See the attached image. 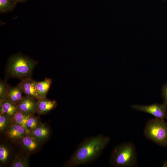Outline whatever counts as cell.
Instances as JSON below:
<instances>
[{
	"label": "cell",
	"mask_w": 167,
	"mask_h": 167,
	"mask_svg": "<svg viewBox=\"0 0 167 167\" xmlns=\"http://www.w3.org/2000/svg\"><path fill=\"white\" fill-rule=\"evenodd\" d=\"M110 140L109 137L102 135L85 139L79 145L66 166H76L94 160L100 156Z\"/></svg>",
	"instance_id": "1"
},
{
	"label": "cell",
	"mask_w": 167,
	"mask_h": 167,
	"mask_svg": "<svg viewBox=\"0 0 167 167\" xmlns=\"http://www.w3.org/2000/svg\"><path fill=\"white\" fill-rule=\"evenodd\" d=\"M35 99L26 95L23 96L17 104L18 110L25 114L33 115L36 112V101Z\"/></svg>",
	"instance_id": "6"
},
{
	"label": "cell",
	"mask_w": 167,
	"mask_h": 167,
	"mask_svg": "<svg viewBox=\"0 0 167 167\" xmlns=\"http://www.w3.org/2000/svg\"><path fill=\"white\" fill-rule=\"evenodd\" d=\"M9 155V151L7 148L4 145L0 146V161L4 163L7 160Z\"/></svg>",
	"instance_id": "20"
},
{
	"label": "cell",
	"mask_w": 167,
	"mask_h": 167,
	"mask_svg": "<svg viewBox=\"0 0 167 167\" xmlns=\"http://www.w3.org/2000/svg\"><path fill=\"white\" fill-rule=\"evenodd\" d=\"M0 114L10 118L19 110L17 104L5 98L0 99Z\"/></svg>",
	"instance_id": "9"
},
{
	"label": "cell",
	"mask_w": 167,
	"mask_h": 167,
	"mask_svg": "<svg viewBox=\"0 0 167 167\" xmlns=\"http://www.w3.org/2000/svg\"><path fill=\"white\" fill-rule=\"evenodd\" d=\"M36 82L31 77L27 78L21 79L18 84L23 93L26 96L38 99L39 98L36 90Z\"/></svg>",
	"instance_id": "7"
},
{
	"label": "cell",
	"mask_w": 167,
	"mask_h": 167,
	"mask_svg": "<svg viewBox=\"0 0 167 167\" xmlns=\"http://www.w3.org/2000/svg\"><path fill=\"white\" fill-rule=\"evenodd\" d=\"M38 120L36 118L32 115L28 119L26 123L27 128L30 132L38 126Z\"/></svg>",
	"instance_id": "19"
},
{
	"label": "cell",
	"mask_w": 167,
	"mask_h": 167,
	"mask_svg": "<svg viewBox=\"0 0 167 167\" xmlns=\"http://www.w3.org/2000/svg\"><path fill=\"white\" fill-rule=\"evenodd\" d=\"M137 154L134 144L131 142H124L115 147L109 158L112 166L133 167L137 166Z\"/></svg>",
	"instance_id": "3"
},
{
	"label": "cell",
	"mask_w": 167,
	"mask_h": 167,
	"mask_svg": "<svg viewBox=\"0 0 167 167\" xmlns=\"http://www.w3.org/2000/svg\"><path fill=\"white\" fill-rule=\"evenodd\" d=\"M9 117L4 115L0 114V130L1 131L4 130L9 123Z\"/></svg>",
	"instance_id": "21"
},
{
	"label": "cell",
	"mask_w": 167,
	"mask_h": 167,
	"mask_svg": "<svg viewBox=\"0 0 167 167\" xmlns=\"http://www.w3.org/2000/svg\"><path fill=\"white\" fill-rule=\"evenodd\" d=\"M163 0L165 1V0Z\"/></svg>",
	"instance_id": "25"
},
{
	"label": "cell",
	"mask_w": 167,
	"mask_h": 167,
	"mask_svg": "<svg viewBox=\"0 0 167 167\" xmlns=\"http://www.w3.org/2000/svg\"><path fill=\"white\" fill-rule=\"evenodd\" d=\"M37 100L36 112L40 114L47 113L54 109L57 105L56 101L48 99L46 97L39 98Z\"/></svg>",
	"instance_id": "8"
},
{
	"label": "cell",
	"mask_w": 167,
	"mask_h": 167,
	"mask_svg": "<svg viewBox=\"0 0 167 167\" xmlns=\"http://www.w3.org/2000/svg\"><path fill=\"white\" fill-rule=\"evenodd\" d=\"M49 130L45 124L37 126L32 131L30 135L38 141H41L46 139L49 134Z\"/></svg>",
	"instance_id": "14"
},
{
	"label": "cell",
	"mask_w": 167,
	"mask_h": 167,
	"mask_svg": "<svg viewBox=\"0 0 167 167\" xmlns=\"http://www.w3.org/2000/svg\"><path fill=\"white\" fill-rule=\"evenodd\" d=\"M15 3L17 4L19 2H24L29 0H12Z\"/></svg>",
	"instance_id": "23"
},
{
	"label": "cell",
	"mask_w": 167,
	"mask_h": 167,
	"mask_svg": "<svg viewBox=\"0 0 167 167\" xmlns=\"http://www.w3.org/2000/svg\"><path fill=\"white\" fill-rule=\"evenodd\" d=\"M162 167H167V161H165Z\"/></svg>",
	"instance_id": "24"
},
{
	"label": "cell",
	"mask_w": 167,
	"mask_h": 167,
	"mask_svg": "<svg viewBox=\"0 0 167 167\" xmlns=\"http://www.w3.org/2000/svg\"><path fill=\"white\" fill-rule=\"evenodd\" d=\"M23 92L18 84L14 87H10L6 98L17 104L23 97Z\"/></svg>",
	"instance_id": "13"
},
{
	"label": "cell",
	"mask_w": 167,
	"mask_h": 167,
	"mask_svg": "<svg viewBox=\"0 0 167 167\" xmlns=\"http://www.w3.org/2000/svg\"><path fill=\"white\" fill-rule=\"evenodd\" d=\"M11 86L6 81L0 80V99L5 98Z\"/></svg>",
	"instance_id": "18"
},
{
	"label": "cell",
	"mask_w": 167,
	"mask_h": 167,
	"mask_svg": "<svg viewBox=\"0 0 167 167\" xmlns=\"http://www.w3.org/2000/svg\"><path fill=\"white\" fill-rule=\"evenodd\" d=\"M161 94L164 103L167 107V83L163 85L161 90Z\"/></svg>",
	"instance_id": "22"
},
{
	"label": "cell",
	"mask_w": 167,
	"mask_h": 167,
	"mask_svg": "<svg viewBox=\"0 0 167 167\" xmlns=\"http://www.w3.org/2000/svg\"><path fill=\"white\" fill-rule=\"evenodd\" d=\"M52 83V79L48 78H45L42 81L36 82V90L39 98L46 97Z\"/></svg>",
	"instance_id": "11"
},
{
	"label": "cell",
	"mask_w": 167,
	"mask_h": 167,
	"mask_svg": "<svg viewBox=\"0 0 167 167\" xmlns=\"http://www.w3.org/2000/svg\"><path fill=\"white\" fill-rule=\"evenodd\" d=\"M32 115L25 114L18 110L10 118L12 122L23 127L26 131L27 135H30V132L27 128L26 123L28 119Z\"/></svg>",
	"instance_id": "12"
},
{
	"label": "cell",
	"mask_w": 167,
	"mask_h": 167,
	"mask_svg": "<svg viewBox=\"0 0 167 167\" xmlns=\"http://www.w3.org/2000/svg\"><path fill=\"white\" fill-rule=\"evenodd\" d=\"M21 139L23 146L29 151H33L38 146V141L30 135H26Z\"/></svg>",
	"instance_id": "15"
},
{
	"label": "cell",
	"mask_w": 167,
	"mask_h": 167,
	"mask_svg": "<svg viewBox=\"0 0 167 167\" xmlns=\"http://www.w3.org/2000/svg\"><path fill=\"white\" fill-rule=\"evenodd\" d=\"M26 135V131L23 127L13 122L6 132L7 136L12 139H21Z\"/></svg>",
	"instance_id": "10"
},
{
	"label": "cell",
	"mask_w": 167,
	"mask_h": 167,
	"mask_svg": "<svg viewBox=\"0 0 167 167\" xmlns=\"http://www.w3.org/2000/svg\"><path fill=\"white\" fill-rule=\"evenodd\" d=\"M143 134L146 138L157 145L167 147V123L163 119L149 120L144 127Z\"/></svg>",
	"instance_id": "4"
},
{
	"label": "cell",
	"mask_w": 167,
	"mask_h": 167,
	"mask_svg": "<svg viewBox=\"0 0 167 167\" xmlns=\"http://www.w3.org/2000/svg\"><path fill=\"white\" fill-rule=\"evenodd\" d=\"M11 167H27L29 166L28 162L26 157L17 156L12 162Z\"/></svg>",
	"instance_id": "17"
},
{
	"label": "cell",
	"mask_w": 167,
	"mask_h": 167,
	"mask_svg": "<svg viewBox=\"0 0 167 167\" xmlns=\"http://www.w3.org/2000/svg\"><path fill=\"white\" fill-rule=\"evenodd\" d=\"M17 4L12 0H0V12L8 13L12 11Z\"/></svg>",
	"instance_id": "16"
},
{
	"label": "cell",
	"mask_w": 167,
	"mask_h": 167,
	"mask_svg": "<svg viewBox=\"0 0 167 167\" xmlns=\"http://www.w3.org/2000/svg\"><path fill=\"white\" fill-rule=\"evenodd\" d=\"M131 107L135 110L151 114L156 118L167 119V107L164 103H155L149 105H134Z\"/></svg>",
	"instance_id": "5"
},
{
	"label": "cell",
	"mask_w": 167,
	"mask_h": 167,
	"mask_svg": "<svg viewBox=\"0 0 167 167\" xmlns=\"http://www.w3.org/2000/svg\"><path fill=\"white\" fill-rule=\"evenodd\" d=\"M37 62L21 53L11 56L6 66V76L21 79L31 77Z\"/></svg>",
	"instance_id": "2"
}]
</instances>
